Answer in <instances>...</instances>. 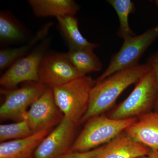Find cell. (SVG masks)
Returning <instances> with one entry per match:
<instances>
[{
  "instance_id": "obj_19",
  "label": "cell",
  "mask_w": 158,
  "mask_h": 158,
  "mask_svg": "<svg viewBox=\"0 0 158 158\" xmlns=\"http://www.w3.org/2000/svg\"><path fill=\"white\" fill-rule=\"evenodd\" d=\"M109 3L116 11L119 19L118 34L123 40L135 36L130 28L129 15L135 10V4L131 0H108Z\"/></svg>"
},
{
  "instance_id": "obj_12",
  "label": "cell",
  "mask_w": 158,
  "mask_h": 158,
  "mask_svg": "<svg viewBox=\"0 0 158 158\" xmlns=\"http://www.w3.org/2000/svg\"><path fill=\"white\" fill-rule=\"evenodd\" d=\"M124 131L135 141L152 150L158 151V111L139 117Z\"/></svg>"
},
{
  "instance_id": "obj_18",
  "label": "cell",
  "mask_w": 158,
  "mask_h": 158,
  "mask_svg": "<svg viewBox=\"0 0 158 158\" xmlns=\"http://www.w3.org/2000/svg\"><path fill=\"white\" fill-rule=\"evenodd\" d=\"M93 49H69L65 55L70 63L82 76L99 71L102 69V62L94 52Z\"/></svg>"
},
{
  "instance_id": "obj_6",
  "label": "cell",
  "mask_w": 158,
  "mask_h": 158,
  "mask_svg": "<svg viewBox=\"0 0 158 158\" xmlns=\"http://www.w3.org/2000/svg\"><path fill=\"white\" fill-rule=\"evenodd\" d=\"M46 88L40 82H25L20 88L11 90L2 88L1 94L4 100L0 107L1 121L23 120L28 108Z\"/></svg>"
},
{
  "instance_id": "obj_14",
  "label": "cell",
  "mask_w": 158,
  "mask_h": 158,
  "mask_svg": "<svg viewBox=\"0 0 158 158\" xmlns=\"http://www.w3.org/2000/svg\"><path fill=\"white\" fill-rule=\"evenodd\" d=\"M29 5L37 17L75 16L80 6L73 0H29Z\"/></svg>"
},
{
  "instance_id": "obj_11",
  "label": "cell",
  "mask_w": 158,
  "mask_h": 158,
  "mask_svg": "<svg viewBox=\"0 0 158 158\" xmlns=\"http://www.w3.org/2000/svg\"><path fill=\"white\" fill-rule=\"evenodd\" d=\"M151 151L123 131L105 144L102 152L93 158H137L148 155Z\"/></svg>"
},
{
  "instance_id": "obj_16",
  "label": "cell",
  "mask_w": 158,
  "mask_h": 158,
  "mask_svg": "<svg viewBox=\"0 0 158 158\" xmlns=\"http://www.w3.org/2000/svg\"><path fill=\"white\" fill-rule=\"evenodd\" d=\"M59 29L69 49L96 48L99 44L89 42L80 32L77 19L73 15H65L56 18Z\"/></svg>"
},
{
  "instance_id": "obj_1",
  "label": "cell",
  "mask_w": 158,
  "mask_h": 158,
  "mask_svg": "<svg viewBox=\"0 0 158 158\" xmlns=\"http://www.w3.org/2000/svg\"><path fill=\"white\" fill-rule=\"evenodd\" d=\"M151 69L148 63L138 64L117 72L102 81L95 83L90 90L88 110L80 124L110 110L125 89L137 83Z\"/></svg>"
},
{
  "instance_id": "obj_23",
  "label": "cell",
  "mask_w": 158,
  "mask_h": 158,
  "mask_svg": "<svg viewBox=\"0 0 158 158\" xmlns=\"http://www.w3.org/2000/svg\"><path fill=\"white\" fill-rule=\"evenodd\" d=\"M137 158H158V151H151L148 155L139 157Z\"/></svg>"
},
{
  "instance_id": "obj_15",
  "label": "cell",
  "mask_w": 158,
  "mask_h": 158,
  "mask_svg": "<svg viewBox=\"0 0 158 158\" xmlns=\"http://www.w3.org/2000/svg\"><path fill=\"white\" fill-rule=\"evenodd\" d=\"M29 38V31L18 19L9 11H1V45L6 46L20 44L27 42Z\"/></svg>"
},
{
  "instance_id": "obj_24",
  "label": "cell",
  "mask_w": 158,
  "mask_h": 158,
  "mask_svg": "<svg viewBox=\"0 0 158 158\" xmlns=\"http://www.w3.org/2000/svg\"><path fill=\"white\" fill-rule=\"evenodd\" d=\"M155 3L156 6H158V0H157V1H155Z\"/></svg>"
},
{
  "instance_id": "obj_20",
  "label": "cell",
  "mask_w": 158,
  "mask_h": 158,
  "mask_svg": "<svg viewBox=\"0 0 158 158\" xmlns=\"http://www.w3.org/2000/svg\"><path fill=\"white\" fill-rule=\"evenodd\" d=\"M33 134L25 120L0 125L1 142L26 138Z\"/></svg>"
},
{
  "instance_id": "obj_17",
  "label": "cell",
  "mask_w": 158,
  "mask_h": 158,
  "mask_svg": "<svg viewBox=\"0 0 158 158\" xmlns=\"http://www.w3.org/2000/svg\"><path fill=\"white\" fill-rule=\"evenodd\" d=\"M52 25V22L45 24L24 45L19 47L2 49L0 50V70L9 68L18 59L28 54L34 46L46 38Z\"/></svg>"
},
{
  "instance_id": "obj_13",
  "label": "cell",
  "mask_w": 158,
  "mask_h": 158,
  "mask_svg": "<svg viewBox=\"0 0 158 158\" xmlns=\"http://www.w3.org/2000/svg\"><path fill=\"white\" fill-rule=\"evenodd\" d=\"M52 130H44L26 138L1 142L0 158H32L38 145Z\"/></svg>"
},
{
  "instance_id": "obj_9",
  "label": "cell",
  "mask_w": 158,
  "mask_h": 158,
  "mask_svg": "<svg viewBox=\"0 0 158 158\" xmlns=\"http://www.w3.org/2000/svg\"><path fill=\"white\" fill-rule=\"evenodd\" d=\"M39 82L53 88L82 76L67 59L65 53L50 52L43 57L38 70Z\"/></svg>"
},
{
  "instance_id": "obj_10",
  "label": "cell",
  "mask_w": 158,
  "mask_h": 158,
  "mask_svg": "<svg viewBox=\"0 0 158 158\" xmlns=\"http://www.w3.org/2000/svg\"><path fill=\"white\" fill-rule=\"evenodd\" d=\"M79 126L64 117L35 150L33 158H57L70 149Z\"/></svg>"
},
{
  "instance_id": "obj_5",
  "label": "cell",
  "mask_w": 158,
  "mask_h": 158,
  "mask_svg": "<svg viewBox=\"0 0 158 158\" xmlns=\"http://www.w3.org/2000/svg\"><path fill=\"white\" fill-rule=\"evenodd\" d=\"M158 37V24L138 36L124 40L121 48L111 59L109 66L95 80L98 83L119 71L138 64L141 57Z\"/></svg>"
},
{
  "instance_id": "obj_21",
  "label": "cell",
  "mask_w": 158,
  "mask_h": 158,
  "mask_svg": "<svg viewBox=\"0 0 158 158\" xmlns=\"http://www.w3.org/2000/svg\"><path fill=\"white\" fill-rule=\"evenodd\" d=\"M104 145L85 152H67L57 158H93L103 149Z\"/></svg>"
},
{
  "instance_id": "obj_3",
  "label": "cell",
  "mask_w": 158,
  "mask_h": 158,
  "mask_svg": "<svg viewBox=\"0 0 158 158\" xmlns=\"http://www.w3.org/2000/svg\"><path fill=\"white\" fill-rule=\"evenodd\" d=\"M158 88L154 71L150 69L138 82L123 101L106 114L114 119L138 118L152 112L155 107Z\"/></svg>"
},
{
  "instance_id": "obj_2",
  "label": "cell",
  "mask_w": 158,
  "mask_h": 158,
  "mask_svg": "<svg viewBox=\"0 0 158 158\" xmlns=\"http://www.w3.org/2000/svg\"><path fill=\"white\" fill-rule=\"evenodd\" d=\"M137 120L112 119L105 114L94 116L86 122L68 152H85L105 145Z\"/></svg>"
},
{
  "instance_id": "obj_8",
  "label": "cell",
  "mask_w": 158,
  "mask_h": 158,
  "mask_svg": "<svg viewBox=\"0 0 158 158\" xmlns=\"http://www.w3.org/2000/svg\"><path fill=\"white\" fill-rule=\"evenodd\" d=\"M64 116L58 107L52 88L45 91L31 105L24 119L33 133L52 130L62 121Z\"/></svg>"
},
{
  "instance_id": "obj_25",
  "label": "cell",
  "mask_w": 158,
  "mask_h": 158,
  "mask_svg": "<svg viewBox=\"0 0 158 158\" xmlns=\"http://www.w3.org/2000/svg\"><path fill=\"white\" fill-rule=\"evenodd\" d=\"M33 158V157H32V158Z\"/></svg>"
},
{
  "instance_id": "obj_7",
  "label": "cell",
  "mask_w": 158,
  "mask_h": 158,
  "mask_svg": "<svg viewBox=\"0 0 158 158\" xmlns=\"http://www.w3.org/2000/svg\"><path fill=\"white\" fill-rule=\"evenodd\" d=\"M51 41L46 37L31 52L15 62L0 78V85L5 89H15L23 82H39L38 70Z\"/></svg>"
},
{
  "instance_id": "obj_22",
  "label": "cell",
  "mask_w": 158,
  "mask_h": 158,
  "mask_svg": "<svg viewBox=\"0 0 158 158\" xmlns=\"http://www.w3.org/2000/svg\"><path fill=\"white\" fill-rule=\"evenodd\" d=\"M148 64L151 66L155 73L158 88V96L155 108L156 111H158V52L154 54L148 59Z\"/></svg>"
},
{
  "instance_id": "obj_4",
  "label": "cell",
  "mask_w": 158,
  "mask_h": 158,
  "mask_svg": "<svg viewBox=\"0 0 158 158\" xmlns=\"http://www.w3.org/2000/svg\"><path fill=\"white\" fill-rule=\"evenodd\" d=\"M95 83L92 77L84 75L52 88L56 103L64 117L80 125L88 110L90 90Z\"/></svg>"
}]
</instances>
